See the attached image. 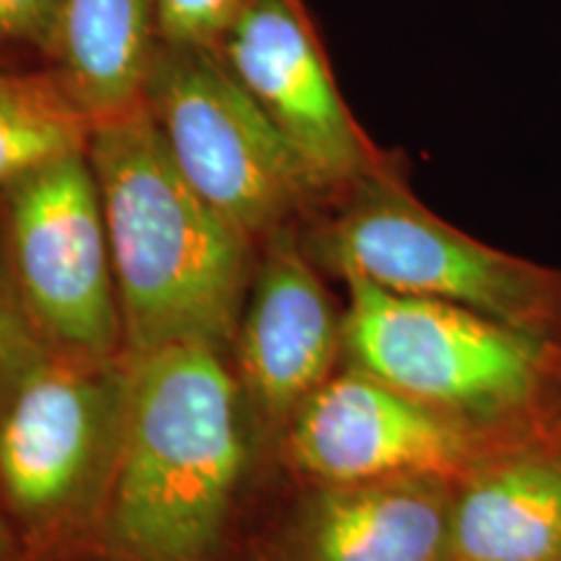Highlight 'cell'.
Listing matches in <instances>:
<instances>
[{
	"label": "cell",
	"mask_w": 561,
	"mask_h": 561,
	"mask_svg": "<svg viewBox=\"0 0 561 561\" xmlns=\"http://www.w3.org/2000/svg\"><path fill=\"white\" fill-rule=\"evenodd\" d=\"M255 434L227 354L133 359L107 496L81 561H237Z\"/></svg>",
	"instance_id": "cell-1"
},
{
	"label": "cell",
	"mask_w": 561,
	"mask_h": 561,
	"mask_svg": "<svg viewBox=\"0 0 561 561\" xmlns=\"http://www.w3.org/2000/svg\"><path fill=\"white\" fill-rule=\"evenodd\" d=\"M87 151L107 221L125 354L208 346L229 356L257 242L185 180L144 102L96 121Z\"/></svg>",
	"instance_id": "cell-2"
},
{
	"label": "cell",
	"mask_w": 561,
	"mask_h": 561,
	"mask_svg": "<svg viewBox=\"0 0 561 561\" xmlns=\"http://www.w3.org/2000/svg\"><path fill=\"white\" fill-rule=\"evenodd\" d=\"M301 248L322 273L437 299L561 346V268L476 240L439 219L392 157L310 210Z\"/></svg>",
	"instance_id": "cell-3"
},
{
	"label": "cell",
	"mask_w": 561,
	"mask_h": 561,
	"mask_svg": "<svg viewBox=\"0 0 561 561\" xmlns=\"http://www.w3.org/2000/svg\"><path fill=\"white\" fill-rule=\"evenodd\" d=\"M343 362L483 430L561 424V346L466 307L346 280Z\"/></svg>",
	"instance_id": "cell-4"
},
{
	"label": "cell",
	"mask_w": 561,
	"mask_h": 561,
	"mask_svg": "<svg viewBox=\"0 0 561 561\" xmlns=\"http://www.w3.org/2000/svg\"><path fill=\"white\" fill-rule=\"evenodd\" d=\"M130 356L47 348L0 409V512L21 561H81L123 445Z\"/></svg>",
	"instance_id": "cell-5"
},
{
	"label": "cell",
	"mask_w": 561,
	"mask_h": 561,
	"mask_svg": "<svg viewBox=\"0 0 561 561\" xmlns=\"http://www.w3.org/2000/svg\"><path fill=\"white\" fill-rule=\"evenodd\" d=\"M144 104L185 180L257 244L320 203L289 140L216 47L159 42Z\"/></svg>",
	"instance_id": "cell-6"
},
{
	"label": "cell",
	"mask_w": 561,
	"mask_h": 561,
	"mask_svg": "<svg viewBox=\"0 0 561 561\" xmlns=\"http://www.w3.org/2000/svg\"><path fill=\"white\" fill-rule=\"evenodd\" d=\"M0 255L47 348L96 359L128 356L87 149L42 161L0 185Z\"/></svg>",
	"instance_id": "cell-7"
},
{
	"label": "cell",
	"mask_w": 561,
	"mask_h": 561,
	"mask_svg": "<svg viewBox=\"0 0 561 561\" xmlns=\"http://www.w3.org/2000/svg\"><path fill=\"white\" fill-rule=\"evenodd\" d=\"M523 442L530 439L483 430L432 409L343 362L301 403L276 447L297 481L437 476L458 483L491 455Z\"/></svg>",
	"instance_id": "cell-8"
},
{
	"label": "cell",
	"mask_w": 561,
	"mask_h": 561,
	"mask_svg": "<svg viewBox=\"0 0 561 561\" xmlns=\"http://www.w3.org/2000/svg\"><path fill=\"white\" fill-rule=\"evenodd\" d=\"M216 50L289 140L318 187L320 203L390 159L371 144L341 96L301 0H248Z\"/></svg>",
	"instance_id": "cell-9"
},
{
	"label": "cell",
	"mask_w": 561,
	"mask_h": 561,
	"mask_svg": "<svg viewBox=\"0 0 561 561\" xmlns=\"http://www.w3.org/2000/svg\"><path fill=\"white\" fill-rule=\"evenodd\" d=\"M301 248L299 224L257 244L229 359L257 442H276L301 403L343 364V312Z\"/></svg>",
	"instance_id": "cell-10"
},
{
	"label": "cell",
	"mask_w": 561,
	"mask_h": 561,
	"mask_svg": "<svg viewBox=\"0 0 561 561\" xmlns=\"http://www.w3.org/2000/svg\"><path fill=\"white\" fill-rule=\"evenodd\" d=\"M455 481H297L237 561H450Z\"/></svg>",
	"instance_id": "cell-11"
},
{
	"label": "cell",
	"mask_w": 561,
	"mask_h": 561,
	"mask_svg": "<svg viewBox=\"0 0 561 561\" xmlns=\"http://www.w3.org/2000/svg\"><path fill=\"white\" fill-rule=\"evenodd\" d=\"M450 561H561V424L455 483Z\"/></svg>",
	"instance_id": "cell-12"
},
{
	"label": "cell",
	"mask_w": 561,
	"mask_h": 561,
	"mask_svg": "<svg viewBox=\"0 0 561 561\" xmlns=\"http://www.w3.org/2000/svg\"><path fill=\"white\" fill-rule=\"evenodd\" d=\"M159 47L153 0H66L55 73L91 123L144 102Z\"/></svg>",
	"instance_id": "cell-13"
},
{
	"label": "cell",
	"mask_w": 561,
	"mask_h": 561,
	"mask_svg": "<svg viewBox=\"0 0 561 561\" xmlns=\"http://www.w3.org/2000/svg\"><path fill=\"white\" fill-rule=\"evenodd\" d=\"M91 128L55 70L0 68V185L60 153L89 149Z\"/></svg>",
	"instance_id": "cell-14"
},
{
	"label": "cell",
	"mask_w": 561,
	"mask_h": 561,
	"mask_svg": "<svg viewBox=\"0 0 561 561\" xmlns=\"http://www.w3.org/2000/svg\"><path fill=\"white\" fill-rule=\"evenodd\" d=\"M161 45L219 47L248 0H153Z\"/></svg>",
	"instance_id": "cell-15"
},
{
	"label": "cell",
	"mask_w": 561,
	"mask_h": 561,
	"mask_svg": "<svg viewBox=\"0 0 561 561\" xmlns=\"http://www.w3.org/2000/svg\"><path fill=\"white\" fill-rule=\"evenodd\" d=\"M45 351L0 255V409Z\"/></svg>",
	"instance_id": "cell-16"
},
{
	"label": "cell",
	"mask_w": 561,
	"mask_h": 561,
	"mask_svg": "<svg viewBox=\"0 0 561 561\" xmlns=\"http://www.w3.org/2000/svg\"><path fill=\"white\" fill-rule=\"evenodd\" d=\"M66 0H0V45H30L50 58Z\"/></svg>",
	"instance_id": "cell-17"
},
{
	"label": "cell",
	"mask_w": 561,
	"mask_h": 561,
	"mask_svg": "<svg viewBox=\"0 0 561 561\" xmlns=\"http://www.w3.org/2000/svg\"><path fill=\"white\" fill-rule=\"evenodd\" d=\"M0 561H21L16 533L11 530V525L5 520L3 512H0Z\"/></svg>",
	"instance_id": "cell-18"
}]
</instances>
